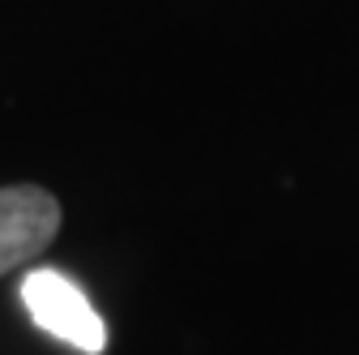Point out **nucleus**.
<instances>
[{
    "instance_id": "f03ea898",
    "label": "nucleus",
    "mask_w": 359,
    "mask_h": 355,
    "mask_svg": "<svg viewBox=\"0 0 359 355\" xmlns=\"http://www.w3.org/2000/svg\"><path fill=\"white\" fill-rule=\"evenodd\" d=\"M60 201L39 185L0 189V279L30 265L60 232Z\"/></svg>"
},
{
    "instance_id": "f257e3e1",
    "label": "nucleus",
    "mask_w": 359,
    "mask_h": 355,
    "mask_svg": "<svg viewBox=\"0 0 359 355\" xmlns=\"http://www.w3.org/2000/svg\"><path fill=\"white\" fill-rule=\"evenodd\" d=\"M22 304L30 321L86 355H103L107 347V326L103 317L90 308V300L81 295L77 283H69L60 270H48V265H39V270H30L22 279Z\"/></svg>"
}]
</instances>
